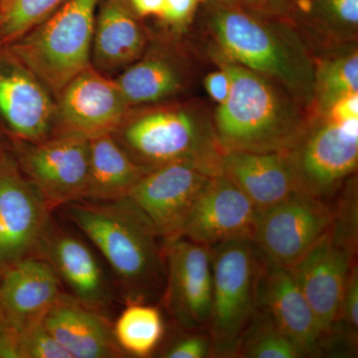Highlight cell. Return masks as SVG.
I'll return each mask as SVG.
<instances>
[{
    "mask_svg": "<svg viewBox=\"0 0 358 358\" xmlns=\"http://www.w3.org/2000/svg\"><path fill=\"white\" fill-rule=\"evenodd\" d=\"M166 279L162 300L179 326L208 327L213 291L210 247L185 237L164 243Z\"/></svg>",
    "mask_w": 358,
    "mask_h": 358,
    "instance_id": "obj_14",
    "label": "cell"
},
{
    "mask_svg": "<svg viewBox=\"0 0 358 358\" xmlns=\"http://www.w3.org/2000/svg\"><path fill=\"white\" fill-rule=\"evenodd\" d=\"M147 36L128 0H100L92 44V66L112 77L145 54Z\"/></svg>",
    "mask_w": 358,
    "mask_h": 358,
    "instance_id": "obj_22",
    "label": "cell"
},
{
    "mask_svg": "<svg viewBox=\"0 0 358 358\" xmlns=\"http://www.w3.org/2000/svg\"><path fill=\"white\" fill-rule=\"evenodd\" d=\"M353 254L334 244L329 232L291 268L319 322L322 338L338 320L353 266Z\"/></svg>",
    "mask_w": 358,
    "mask_h": 358,
    "instance_id": "obj_17",
    "label": "cell"
},
{
    "mask_svg": "<svg viewBox=\"0 0 358 358\" xmlns=\"http://www.w3.org/2000/svg\"><path fill=\"white\" fill-rule=\"evenodd\" d=\"M320 17L329 24L353 30L358 25V0H313Z\"/></svg>",
    "mask_w": 358,
    "mask_h": 358,
    "instance_id": "obj_32",
    "label": "cell"
},
{
    "mask_svg": "<svg viewBox=\"0 0 358 358\" xmlns=\"http://www.w3.org/2000/svg\"><path fill=\"white\" fill-rule=\"evenodd\" d=\"M37 257L49 263L76 300L101 312L110 305L112 291L105 273L95 254L79 237L58 229L51 221Z\"/></svg>",
    "mask_w": 358,
    "mask_h": 358,
    "instance_id": "obj_18",
    "label": "cell"
},
{
    "mask_svg": "<svg viewBox=\"0 0 358 358\" xmlns=\"http://www.w3.org/2000/svg\"><path fill=\"white\" fill-rule=\"evenodd\" d=\"M112 134L136 162L148 169L192 160L221 173L223 152L213 126L189 108H131Z\"/></svg>",
    "mask_w": 358,
    "mask_h": 358,
    "instance_id": "obj_4",
    "label": "cell"
},
{
    "mask_svg": "<svg viewBox=\"0 0 358 358\" xmlns=\"http://www.w3.org/2000/svg\"><path fill=\"white\" fill-rule=\"evenodd\" d=\"M220 166L221 173L244 192L257 211L300 192L287 152H224Z\"/></svg>",
    "mask_w": 358,
    "mask_h": 358,
    "instance_id": "obj_21",
    "label": "cell"
},
{
    "mask_svg": "<svg viewBox=\"0 0 358 358\" xmlns=\"http://www.w3.org/2000/svg\"><path fill=\"white\" fill-rule=\"evenodd\" d=\"M3 145H4L3 138H2V136H0V152H1L2 148H3Z\"/></svg>",
    "mask_w": 358,
    "mask_h": 358,
    "instance_id": "obj_40",
    "label": "cell"
},
{
    "mask_svg": "<svg viewBox=\"0 0 358 358\" xmlns=\"http://www.w3.org/2000/svg\"><path fill=\"white\" fill-rule=\"evenodd\" d=\"M114 333L124 353L147 357L164 338L162 313L150 303H129L115 322Z\"/></svg>",
    "mask_w": 358,
    "mask_h": 358,
    "instance_id": "obj_25",
    "label": "cell"
},
{
    "mask_svg": "<svg viewBox=\"0 0 358 358\" xmlns=\"http://www.w3.org/2000/svg\"><path fill=\"white\" fill-rule=\"evenodd\" d=\"M257 308L296 341L308 357L322 353V329L291 268L264 262Z\"/></svg>",
    "mask_w": 358,
    "mask_h": 358,
    "instance_id": "obj_19",
    "label": "cell"
},
{
    "mask_svg": "<svg viewBox=\"0 0 358 358\" xmlns=\"http://www.w3.org/2000/svg\"><path fill=\"white\" fill-rule=\"evenodd\" d=\"M221 3L228 4V6H240L241 0H217Z\"/></svg>",
    "mask_w": 358,
    "mask_h": 358,
    "instance_id": "obj_39",
    "label": "cell"
},
{
    "mask_svg": "<svg viewBox=\"0 0 358 358\" xmlns=\"http://www.w3.org/2000/svg\"><path fill=\"white\" fill-rule=\"evenodd\" d=\"M56 101L38 78L0 44V136L41 141L53 134Z\"/></svg>",
    "mask_w": 358,
    "mask_h": 358,
    "instance_id": "obj_13",
    "label": "cell"
},
{
    "mask_svg": "<svg viewBox=\"0 0 358 358\" xmlns=\"http://www.w3.org/2000/svg\"><path fill=\"white\" fill-rule=\"evenodd\" d=\"M236 357L248 358H301L308 355L296 341L278 329L257 308L238 348Z\"/></svg>",
    "mask_w": 358,
    "mask_h": 358,
    "instance_id": "obj_26",
    "label": "cell"
},
{
    "mask_svg": "<svg viewBox=\"0 0 358 358\" xmlns=\"http://www.w3.org/2000/svg\"><path fill=\"white\" fill-rule=\"evenodd\" d=\"M358 93L357 51L322 61L315 69V101L322 114L343 96Z\"/></svg>",
    "mask_w": 358,
    "mask_h": 358,
    "instance_id": "obj_27",
    "label": "cell"
},
{
    "mask_svg": "<svg viewBox=\"0 0 358 358\" xmlns=\"http://www.w3.org/2000/svg\"><path fill=\"white\" fill-rule=\"evenodd\" d=\"M65 0H3L0 44L9 45L38 25Z\"/></svg>",
    "mask_w": 358,
    "mask_h": 358,
    "instance_id": "obj_28",
    "label": "cell"
},
{
    "mask_svg": "<svg viewBox=\"0 0 358 358\" xmlns=\"http://www.w3.org/2000/svg\"><path fill=\"white\" fill-rule=\"evenodd\" d=\"M219 66L220 69L213 71L205 77L204 87L212 100L221 105L229 96L231 81L227 70L223 66Z\"/></svg>",
    "mask_w": 358,
    "mask_h": 358,
    "instance_id": "obj_35",
    "label": "cell"
},
{
    "mask_svg": "<svg viewBox=\"0 0 358 358\" xmlns=\"http://www.w3.org/2000/svg\"><path fill=\"white\" fill-rule=\"evenodd\" d=\"M219 65L231 81L213 124L223 154L288 152L307 128L303 106L281 85L229 58Z\"/></svg>",
    "mask_w": 358,
    "mask_h": 358,
    "instance_id": "obj_2",
    "label": "cell"
},
{
    "mask_svg": "<svg viewBox=\"0 0 358 358\" xmlns=\"http://www.w3.org/2000/svg\"><path fill=\"white\" fill-rule=\"evenodd\" d=\"M288 0H241L240 6L255 9H275L286 3Z\"/></svg>",
    "mask_w": 358,
    "mask_h": 358,
    "instance_id": "obj_38",
    "label": "cell"
},
{
    "mask_svg": "<svg viewBox=\"0 0 358 358\" xmlns=\"http://www.w3.org/2000/svg\"><path fill=\"white\" fill-rule=\"evenodd\" d=\"M3 141L26 178L52 209L87 199L88 138L52 136L36 143L13 138Z\"/></svg>",
    "mask_w": 358,
    "mask_h": 358,
    "instance_id": "obj_7",
    "label": "cell"
},
{
    "mask_svg": "<svg viewBox=\"0 0 358 358\" xmlns=\"http://www.w3.org/2000/svg\"><path fill=\"white\" fill-rule=\"evenodd\" d=\"M202 0H164L162 20L173 27H181L192 20Z\"/></svg>",
    "mask_w": 358,
    "mask_h": 358,
    "instance_id": "obj_34",
    "label": "cell"
},
{
    "mask_svg": "<svg viewBox=\"0 0 358 358\" xmlns=\"http://www.w3.org/2000/svg\"><path fill=\"white\" fill-rule=\"evenodd\" d=\"M257 212L238 186L222 173L216 174L200 193L182 237L210 248L232 240H252Z\"/></svg>",
    "mask_w": 358,
    "mask_h": 358,
    "instance_id": "obj_15",
    "label": "cell"
},
{
    "mask_svg": "<svg viewBox=\"0 0 358 358\" xmlns=\"http://www.w3.org/2000/svg\"><path fill=\"white\" fill-rule=\"evenodd\" d=\"M219 171L192 160L155 167L136 183L128 199L145 216L164 243L182 237L200 193Z\"/></svg>",
    "mask_w": 358,
    "mask_h": 358,
    "instance_id": "obj_11",
    "label": "cell"
},
{
    "mask_svg": "<svg viewBox=\"0 0 358 358\" xmlns=\"http://www.w3.org/2000/svg\"><path fill=\"white\" fill-rule=\"evenodd\" d=\"M210 28L226 57L281 85L303 107L315 102V66L292 28L221 2Z\"/></svg>",
    "mask_w": 358,
    "mask_h": 358,
    "instance_id": "obj_3",
    "label": "cell"
},
{
    "mask_svg": "<svg viewBox=\"0 0 358 358\" xmlns=\"http://www.w3.org/2000/svg\"><path fill=\"white\" fill-rule=\"evenodd\" d=\"M89 182L87 199L114 201L126 199L152 169L136 162L112 134L89 140Z\"/></svg>",
    "mask_w": 358,
    "mask_h": 358,
    "instance_id": "obj_23",
    "label": "cell"
},
{
    "mask_svg": "<svg viewBox=\"0 0 358 358\" xmlns=\"http://www.w3.org/2000/svg\"><path fill=\"white\" fill-rule=\"evenodd\" d=\"M99 3L100 0H65L46 20L7 45L55 101L75 77L92 66Z\"/></svg>",
    "mask_w": 358,
    "mask_h": 358,
    "instance_id": "obj_5",
    "label": "cell"
},
{
    "mask_svg": "<svg viewBox=\"0 0 358 358\" xmlns=\"http://www.w3.org/2000/svg\"><path fill=\"white\" fill-rule=\"evenodd\" d=\"M129 107L166 102L182 89L178 66L162 54L141 56L114 78Z\"/></svg>",
    "mask_w": 358,
    "mask_h": 358,
    "instance_id": "obj_24",
    "label": "cell"
},
{
    "mask_svg": "<svg viewBox=\"0 0 358 358\" xmlns=\"http://www.w3.org/2000/svg\"><path fill=\"white\" fill-rule=\"evenodd\" d=\"M324 117L336 122L358 120V93L343 96L324 113Z\"/></svg>",
    "mask_w": 358,
    "mask_h": 358,
    "instance_id": "obj_36",
    "label": "cell"
},
{
    "mask_svg": "<svg viewBox=\"0 0 358 358\" xmlns=\"http://www.w3.org/2000/svg\"><path fill=\"white\" fill-rule=\"evenodd\" d=\"M66 214L114 271L127 303H150L162 296L166 279L164 242L131 201L80 200Z\"/></svg>",
    "mask_w": 358,
    "mask_h": 358,
    "instance_id": "obj_1",
    "label": "cell"
},
{
    "mask_svg": "<svg viewBox=\"0 0 358 358\" xmlns=\"http://www.w3.org/2000/svg\"><path fill=\"white\" fill-rule=\"evenodd\" d=\"M213 291L208 329L211 353L236 357L258 308L264 261L251 239L211 247Z\"/></svg>",
    "mask_w": 358,
    "mask_h": 358,
    "instance_id": "obj_6",
    "label": "cell"
},
{
    "mask_svg": "<svg viewBox=\"0 0 358 358\" xmlns=\"http://www.w3.org/2000/svg\"><path fill=\"white\" fill-rule=\"evenodd\" d=\"M43 324L71 358H117L126 353L117 343L114 326L101 310L63 293L49 308Z\"/></svg>",
    "mask_w": 358,
    "mask_h": 358,
    "instance_id": "obj_20",
    "label": "cell"
},
{
    "mask_svg": "<svg viewBox=\"0 0 358 358\" xmlns=\"http://www.w3.org/2000/svg\"><path fill=\"white\" fill-rule=\"evenodd\" d=\"M341 204L334 210L333 223L329 231L334 244L355 255L357 247V186L345 192Z\"/></svg>",
    "mask_w": 358,
    "mask_h": 358,
    "instance_id": "obj_29",
    "label": "cell"
},
{
    "mask_svg": "<svg viewBox=\"0 0 358 358\" xmlns=\"http://www.w3.org/2000/svg\"><path fill=\"white\" fill-rule=\"evenodd\" d=\"M129 110L114 78L91 66L75 77L56 99L52 136L91 140L113 134Z\"/></svg>",
    "mask_w": 358,
    "mask_h": 358,
    "instance_id": "obj_12",
    "label": "cell"
},
{
    "mask_svg": "<svg viewBox=\"0 0 358 358\" xmlns=\"http://www.w3.org/2000/svg\"><path fill=\"white\" fill-rule=\"evenodd\" d=\"M333 329H341V336L345 338V343L357 345L358 334V271L357 264H353L350 271V278L343 300H341V308H339L338 320L334 324Z\"/></svg>",
    "mask_w": 358,
    "mask_h": 358,
    "instance_id": "obj_31",
    "label": "cell"
},
{
    "mask_svg": "<svg viewBox=\"0 0 358 358\" xmlns=\"http://www.w3.org/2000/svg\"><path fill=\"white\" fill-rule=\"evenodd\" d=\"M62 282L48 262L30 257L0 277V329L18 334L43 320L60 298Z\"/></svg>",
    "mask_w": 358,
    "mask_h": 358,
    "instance_id": "obj_16",
    "label": "cell"
},
{
    "mask_svg": "<svg viewBox=\"0 0 358 358\" xmlns=\"http://www.w3.org/2000/svg\"><path fill=\"white\" fill-rule=\"evenodd\" d=\"M51 210L4 143L0 152V277L21 261L37 257Z\"/></svg>",
    "mask_w": 358,
    "mask_h": 358,
    "instance_id": "obj_9",
    "label": "cell"
},
{
    "mask_svg": "<svg viewBox=\"0 0 358 358\" xmlns=\"http://www.w3.org/2000/svg\"><path fill=\"white\" fill-rule=\"evenodd\" d=\"M333 219L324 199L296 192L257 212L252 241L264 262L291 268L329 232Z\"/></svg>",
    "mask_w": 358,
    "mask_h": 358,
    "instance_id": "obj_8",
    "label": "cell"
},
{
    "mask_svg": "<svg viewBox=\"0 0 358 358\" xmlns=\"http://www.w3.org/2000/svg\"><path fill=\"white\" fill-rule=\"evenodd\" d=\"M18 358H71L43 324H30L17 336Z\"/></svg>",
    "mask_w": 358,
    "mask_h": 358,
    "instance_id": "obj_30",
    "label": "cell"
},
{
    "mask_svg": "<svg viewBox=\"0 0 358 358\" xmlns=\"http://www.w3.org/2000/svg\"><path fill=\"white\" fill-rule=\"evenodd\" d=\"M300 192L324 199L352 176L358 164V120L324 117L306 128L288 152Z\"/></svg>",
    "mask_w": 358,
    "mask_h": 358,
    "instance_id": "obj_10",
    "label": "cell"
},
{
    "mask_svg": "<svg viewBox=\"0 0 358 358\" xmlns=\"http://www.w3.org/2000/svg\"><path fill=\"white\" fill-rule=\"evenodd\" d=\"M2 6H3V0H0V20H1Z\"/></svg>",
    "mask_w": 358,
    "mask_h": 358,
    "instance_id": "obj_41",
    "label": "cell"
},
{
    "mask_svg": "<svg viewBox=\"0 0 358 358\" xmlns=\"http://www.w3.org/2000/svg\"><path fill=\"white\" fill-rule=\"evenodd\" d=\"M211 353L210 339L201 334H192L179 339L169 348L162 357L204 358Z\"/></svg>",
    "mask_w": 358,
    "mask_h": 358,
    "instance_id": "obj_33",
    "label": "cell"
},
{
    "mask_svg": "<svg viewBox=\"0 0 358 358\" xmlns=\"http://www.w3.org/2000/svg\"><path fill=\"white\" fill-rule=\"evenodd\" d=\"M129 6L138 17L162 16L164 0H128Z\"/></svg>",
    "mask_w": 358,
    "mask_h": 358,
    "instance_id": "obj_37",
    "label": "cell"
}]
</instances>
